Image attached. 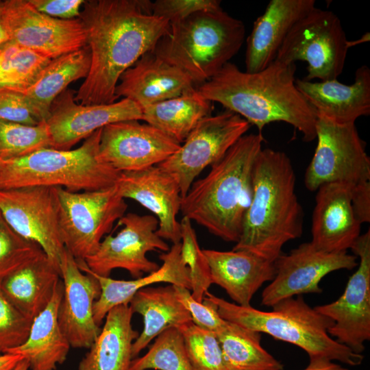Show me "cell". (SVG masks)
<instances>
[{"mask_svg":"<svg viewBox=\"0 0 370 370\" xmlns=\"http://www.w3.org/2000/svg\"><path fill=\"white\" fill-rule=\"evenodd\" d=\"M224 320L289 343L305 351L310 358H326L350 366L360 365L363 356L331 337L328 330L334 322L307 304L301 295L280 301L271 311L229 302L206 292Z\"/></svg>","mask_w":370,"mask_h":370,"instance_id":"obj_5","label":"cell"},{"mask_svg":"<svg viewBox=\"0 0 370 370\" xmlns=\"http://www.w3.org/2000/svg\"><path fill=\"white\" fill-rule=\"evenodd\" d=\"M3 160L0 158V165L1 164Z\"/></svg>","mask_w":370,"mask_h":370,"instance_id":"obj_51","label":"cell"},{"mask_svg":"<svg viewBox=\"0 0 370 370\" xmlns=\"http://www.w3.org/2000/svg\"><path fill=\"white\" fill-rule=\"evenodd\" d=\"M101 130L75 149L48 147L23 158L3 160L0 165V190L44 186L76 193L114 186L121 172L99 158Z\"/></svg>","mask_w":370,"mask_h":370,"instance_id":"obj_7","label":"cell"},{"mask_svg":"<svg viewBox=\"0 0 370 370\" xmlns=\"http://www.w3.org/2000/svg\"><path fill=\"white\" fill-rule=\"evenodd\" d=\"M63 293L58 309L60 328L71 347L89 348L101 331L93 307L101 294L97 279L65 249L60 264Z\"/></svg>","mask_w":370,"mask_h":370,"instance_id":"obj_19","label":"cell"},{"mask_svg":"<svg viewBox=\"0 0 370 370\" xmlns=\"http://www.w3.org/2000/svg\"><path fill=\"white\" fill-rule=\"evenodd\" d=\"M0 281V352L23 344L29 333L33 320L20 312L3 292Z\"/></svg>","mask_w":370,"mask_h":370,"instance_id":"obj_39","label":"cell"},{"mask_svg":"<svg viewBox=\"0 0 370 370\" xmlns=\"http://www.w3.org/2000/svg\"><path fill=\"white\" fill-rule=\"evenodd\" d=\"M182 243L173 244L169 250L162 254L159 258L163 264L159 269L147 276L131 280L112 279L91 272L84 262H77L92 274L98 280L101 294L93 307L94 318L98 325L103 323L107 313L119 305L129 304L139 290L148 286L166 282L172 285L182 286L190 290L189 269L181 254Z\"/></svg>","mask_w":370,"mask_h":370,"instance_id":"obj_26","label":"cell"},{"mask_svg":"<svg viewBox=\"0 0 370 370\" xmlns=\"http://www.w3.org/2000/svg\"><path fill=\"white\" fill-rule=\"evenodd\" d=\"M29 365L27 360L25 358H23L15 367L14 370H29Z\"/></svg>","mask_w":370,"mask_h":370,"instance_id":"obj_49","label":"cell"},{"mask_svg":"<svg viewBox=\"0 0 370 370\" xmlns=\"http://www.w3.org/2000/svg\"><path fill=\"white\" fill-rule=\"evenodd\" d=\"M180 145L149 124L123 121L102 128L99 155L101 160L120 172L138 171L163 162Z\"/></svg>","mask_w":370,"mask_h":370,"instance_id":"obj_17","label":"cell"},{"mask_svg":"<svg viewBox=\"0 0 370 370\" xmlns=\"http://www.w3.org/2000/svg\"><path fill=\"white\" fill-rule=\"evenodd\" d=\"M264 140L260 133L241 137L182 197L183 217L236 243L251 201L254 167Z\"/></svg>","mask_w":370,"mask_h":370,"instance_id":"obj_4","label":"cell"},{"mask_svg":"<svg viewBox=\"0 0 370 370\" xmlns=\"http://www.w3.org/2000/svg\"><path fill=\"white\" fill-rule=\"evenodd\" d=\"M173 286L179 301L189 312L192 321L195 325L215 334L224 327L226 321L221 317L213 302L205 297L203 301L199 302L192 297L190 289L182 286Z\"/></svg>","mask_w":370,"mask_h":370,"instance_id":"obj_40","label":"cell"},{"mask_svg":"<svg viewBox=\"0 0 370 370\" xmlns=\"http://www.w3.org/2000/svg\"><path fill=\"white\" fill-rule=\"evenodd\" d=\"M147 0L84 1L79 16L86 34L90 66L75 95L82 105L109 104L118 99L121 75L153 50L170 23L151 14Z\"/></svg>","mask_w":370,"mask_h":370,"instance_id":"obj_1","label":"cell"},{"mask_svg":"<svg viewBox=\"0 0 370 370\" xmlns=\"http://www.w3.org/2000/svg\"><path fill=\"white\" fill-rule=\"evenodd\" d=\"M212 110V102L195 88L142 108V120L182 144L204 118L211 115Z\"/></svg>","mask_w":370,"mask_h":370,"instance_id":"obj_32","label":"cell"},{"mask_svg":"<svg viewBox=\"0 0 370 370\" xmlns=\"http://www.w3.org/2000/svg\"><path fill=\"white\" fill-rule=\"evenodd\" d=\"M351 202L354 212L360 224L370 222V181L354 186Z\"/></svg>","mask_w":370,"mask_h":370,"instance_id":"obj_45","label":"cell"},{"mask_svg":"<svg viewBox=\"0 0 370 370\" xmlns=\"http://www.w3.org/2000/svg\"><path fill=\"white\" fill-rule=\"evenodd\" d=\"M350 45L337 15L315 7L293 25L275 60L306 62L304 80H333L343 72Z\"/></svg>","mask_w":370,"mask_h":370,"instance_id":"obj_9","label":"cell"},{"mask_svg":"<svg viewBox=\"0 0 370 370\" xmlns=\"http://www.w3.org/2000/svg\"><path fill=\"white\" fill-rule=\"evenodd\" d=\"M227 370H282L283 365L264 349L261 333L226 321L217 334Z\"/></svg>","mask_w":370,"mask_h":370,"instance_id":"obj_33","label":"cell"},{"mask_svg":"<svg viewBox=\"0 0 370 370\" xmlns=\"http://www.w3.org/2000/svg\"><path fill=\"white\" fill-rule=\"evenodd\" d=\"M295 64L275 60L260 71L248 73L229 62L197 90L254 125L258 133L272 122L282 121L310 142L316 138L317 115L295 85Z\"/></svg>","mask_w":370,"mask_h":370,"instance_id":"obj_2","label":"cell"},{"mask_svg":"<svg viewBox=\"0 0 370 370\" xmlns=\"http://www.w3.org/2000/svg\"><path fill=\"white\" fill-rule=\"evenodd\" d=\"M9 41L2 19L1 1H0V48Z\"/></svg>","mask_w":370,"mask_h":370,"instance_id":"obj_48","label":"cell"},{"mask_svg":"<svg viewBox=\"0 0 370 370\" xmlns=\"http://www.w3.org/2000/svg\"><path fill=\"white\" fill-rule=\"evenodd\" d=\"M129 306L133 313L143 317L144 323L142 332L133 343L132 358L166 329L192 321L189 312L179 301L174 286L170 284L139 290Z\"/></svg>","mask_w":370,"mask_h":370,"instance_id":"obj_30","label":"cell"},{"mask_svg":"<svg viewBox=\"0 0 370 370\" xmlns=\"http://www.w3.org/2000/svg\"><path fill=\"white\" fill-rule=\"evenodd\" d=\"M344 183H328L317 190L312 218L310 243L326 252L347 251L360 235L354 212L352 190Z\"/></svg>","mask_w":370,"mask_h":370,"instance_id":"obj_21","label":"cell"},{"mask_svg":"<svg viewBox=\"0 0 370 370\" xmlns=\"http://www.w3.org/2000/svg\"><path fill=\"white\" fill-rule=\"evenodd\" d=\"M4 222L0 225V269L14 264L23 249L29 243Z\"/></svg>","mask_w":370,"mask_h":370,"instance_id":"obj_43","label":"cell"},{"mask_svg":"<svg viewBox=\"0 0 370 370\" xmlns=\"http://www.w3.org/2000/svg\"><path fill=\"white\" fill-rule=\"evenodd\" d=\"M181 332L186 351L195 370H227L217 334L192 321L176 327Z\"/></svg>","mask_w":370,"mask_h":370,"instance_id":"obj_37","label":"cell"},{"mask_svg":"<svg viewBox=\"0 0 370 370\" xmlns=\"http://www.w3.org/2000/svg\"><path fill=\"white\" fill-rule=\"evenodd\" d=\"M60 281V270L41 251L3 278L1 287L13 305L33 320L47 307Z\"/></svg>","mask_w":370,"mask_h":370,"instance_id":"obj_27","label":"cell"},{"mask_svg":"<svg viewBox=\"0 0 370 370\" xmlns=\"http://www.w3.org/2000/svg\"><path fill=\"white\" fill-rule=\"evenodd\" d=\"M51 60L8 41L0 48V88L25 89Z\"/></svg>","mask_w":370,"mask_h":370,"instance_id":"obj_34","label":"cell"},{"mask_svg":"<svg viewBox=\"0 0 370 370\" xmlns=\"http://www.w3.org/2000/svg\"><path fill=\"white\" fill-rule=\"evenodd\" d=\"M90 66V54L86 46L52 59L30 86L21 90L40 122L47 121L53 101L69 84L86 77Z\"/></svg>","mask_w":370,"mask_h":370,"instance_id":"obj_31","label":"cell"},{"mask_svg":"<svg viewBox=\"0 0 370 370\" xmlns=\"http://www.w3.org/2000/svg\"><path fill=\"white\" fill-rule=\"evenodd\" d=\"M119 223L123 228L115 236H106L97 251L85 260L88 269L96 275L109 277L112 270L123 269L134 278L157 271L159 265L148 259L147 254L166 252L170 249L156 233L157 218L129 212Z\"/></svg>","mask_w":370,"mask_h":370,"instance_id":"obj_14","label":"cell"},{"mask_svg":"<svg viewBox=\"0 0 370 370\" xmlns=\"http://www.w3.org/2000/svg\"><path fill=\"white\" fill-rule=\"evenodd\" d=\"M212 284L223 288L239 306H249L254 294L275 275V262L245 250L203 249Z\"/></svg>","mask_w":370,"mask_h":370,"instance_id":"obj_25","label":"cell"},{"mask_svg":"<svg viewBox=\"0 0 370 370\" xmlns=\"http://www.w3.org/2000/svg\"><path fill=\"white\" fill-rule=\"evenodd\" d=\"M133 314L129 304L109 310L77 370H129L133 358L132 345L139 335L132 325Z\"/></svg>","mask_w":370,"mask_h":370,"instance_id":"obj_29","label":"cell"},{"mask_svg":"<svg viewBox=\"0 0 370 370\" xmlns=\"http://www.w3.org/2000/svg\"><path fill=\"white\" fill-rule=\"evenodd\" d=\"M0 354H1V352H0Z\"/></svg>","mask_w":370,"mask_h":370,"instance_id":"obj_52","label":"cell"},{"mask_svg":"<svg viewBox=\"0 0 370 370\" xmlns=\"http://www.w3.org/2000/svg\"><path fill=\"white\" fill-rule=\"evenodd\" d=\"M4 222H5V221H4V220H3V217H2V215H1V212H0V225H1V224H3Z\"/></svg>","mask_w":370,"mask_h":370,"instance_id":"obj_50","label":"cell"},{"mask_svg":"<svg viewBox=\"0 0 370 370\" xmlns=\"http://www.w3.org/2000/svg\"><path fill=\"white\" fill-rule=\"evenodd\" d=\"M221 8L218 0H156L150 2L152 14L170 23L183 20L201 11Z\"/></svg>","mask_w":370,"mask_h":370,"instance_id":"obj_41","label":"cell"},{"mask_svg":"<svg viewBox=\"0 0 370 370\" xmlns=\"http://www.w3.org/2000/svg\"><path fill=\"white\" fill-rule=\"evenodd\" d=\"M23 358L18 354L4 353L0 354V370H14Z\"/></svg>","mask_w":370,"mask_h":370,"instance_id":"obj_47","label":"cell"},{"mask_svg":"<svg viewBox=\"0 0 370 370\" xmlns=\"http://www.w3.org/2000/svg\"><path fill=\"white\" fill-rule=\"evenodd\" d=\"M317 145L304 177L306 188L317 191L328 183L352 186L370 181V159L354 124L339 125L317 116Z\"/></svg>","mask_w":370,"mask_h":370,"instance_id":"obj_10","label":"cell"},{"mask_svg":"<svg viewBox=\"0 0 370 370\" xmlns=\"http://www.w3.org/2000/svg\"><path fill=\"white\" fill-rule=\"evenodd\" d=\"M295 181L293 164L284 152L262 149L253 171L251 201L233 250L275 262L284 245L302 235L303 210Z\"/></svg>","mask_w":370,"mask_h":370,"instance_id":"obj_3","label":"cell"},{"mask_svg":"<svg viewBox=\"0 0 370 370\" xmlns=\"http://www.w3.org/2000/svg\"><path fill=\"white\" fill-rule=\"evenodd\" d=\"M59 211L58 187L0 190V212L4 221L18 236L37 244L60 270L65 247L60 234Z\"/></svg>","mask_w":370,"mask_h":370,"instance_id":"obj_11","label":"cell"},{"mask_svg":"<svg viewBox=\"0 0 370 370\" xmlns=\"http://www.w3.org/2000/svg\"><path fill=\"white\" fill-rule=\"evenodd\" d=\"M350 249L359 262L343 293L314 309L334 322L328 330L331 337L362 354L370 339V230L360 234Z\"/></svg>","mask_w":370,"mask_h":370,"instance_id":"obj_15","label":"cell"},{"mask_svg":"<svg viewBox=\"0 0 370 370\" xmlns=\"http://www.w3.org/2000/svg\"><path fill=\"white\" fill-rule=\"evenodd\" d=\"M39 12L60 19L78 18L83 0H29Z\"/></svg>","mask_w":370,"mask_h":370,"instance_id":"obj_44","label":"cell"},{"mask_svg":"<svg viewBox=\"0 0 370 370\" xmlns=\"http://www.w3.org/2000/svg\"><path fill=\"white\" fill-rule=\"evenodd\" d=\"M249 127L245 119L227 110L208 116L190 132L178 150L158 166L176 179L184 197L201 171L221 160Z\"/></svg>","mask_w":370,"mask_h":370,"instance_id":"obj_12","label":"cell"},{"mask_svg":"<svg viewBox=\"0 0 370 370\" xmlns=\"http://www.w3.org/2000/svg\"><path fill=\"white\" fill-rule=\"evenodd\" d=\"M48 147H51V137L45 121L28 125L0 120V158L3 161Z\"/></svg>","mask_w":370,"mask_h":370,"instance_id":"obj_36","label":"cell"},{"mask_svg":"<svg viewBox=\"0 0 370 370\" xmlns=\"http://www.w3.org/2000/svg\"><path fill=\"white\" fill-rule=\"evenodd\" d=\"M0 120L28 125L40 123L21 90L0 88Z\"/></svg>","mask_w":370,"mask_h":370,"instance_id":"obj_42","label":"cell"},{"mask_svg":"<svg viewBox=\"0 0 370 370\" xmlns=\"http://www.w3.org/2000/svg\"><path fill=\"white\" fill-rule=\"evenodd\" d=\"M180 223L181 254L189 269L191 295L195 300L201 302L212 284L210 267L203 251L199 247L191 221L183 217Z\"/></svg>","mask_w":370,"mask_h":370,"instance_id":"obj_38","label":"cell"},{"mask_svg":"<svg viewBox=\"0 0 370 370\" xmlns=\"http://www.w3.org/2000/svg\"><path fill=\"white\" fill-rule=\"evenodd\" d=\"M195 370L188 357L183 336L175 326L154 338L148 352L132 360L129 370Z\"/></svg>","mask_w":370,"mask_h":370,"instance_id":"obj_35","label":"cell"},{"mask_svg":"<svg viewBox=\"0 0 370 370\" xmlns=\"http://www.w3.org/2000/svg\"><path fill=\"white\" fill-rule=\"evenodd\" d=\"M9 41L51 60L87 46L79 18L60 19L38 11L29 0L1 1Z\"/></svg>","mask_w":370,"mask_h":370,"instance_id":"obj_13","label":"cell"},{"mask_svg":"<svg viewBox=\"0 0 370 370\" xmlns=\"http://www.w3.org/2000/svg\"><path fill=\"white\" fill-rule=\"evenodd\" d=\"M62 293L61 280L47 307L33 319L25 341L5 352L26 359L30 370H56L67 357L71 345L58 318Z\"/></svg>","mask_w":370,"mask_h":370,"instance_id":"obj_28","label":"cell"},{"mask_svg":"<svg viewBox=\"0 0 370 370\" xmlns=\"http://www.w3.org/2000/svg\"><path fill=\"white\" fill-rule=\"evenodd\" d=\"M194 86L182 70L151 51L121 75L115 95L117 99L123 97L143 108L191 91Z\"/></svg>","mask_w":370,"mask_h":370,"instance_id":"obj_22","label":"cell"},{"mask_svg":"<svg viewBox=\"0 0 370 370\" xmlns=\"http://www.w3.org/2000/svg\"><path fill=\"white\" fill-rule=\"evenodd\" d=\"M358 258L347 251L326 252L310 242L299 245L275 261V275L262 293V304L272 307L280 301L304 293H320V281L328 273L358 267Z\"/></svg>","mask_w":370,"mask_h":370,"instance_id":"obj_16","label":"cell"},{"mask_svg":"<svg viewBox=\"0 0 370 370\" xmlns=\"http://www.w3.org/2000/svg\"><path fill=\"white\" fill-rule=\"evenodd\" d=\"M303 370H349L326 358H310L309 365Z\"/></svg>","mask_w":370,"mask_h":370,"instance_id":"obj_46","label":"cell"},{"mask_svg":"<svg viewBox=\"0 0 370 370\" xmlns=\"http://www.w3.org/2000/svg\"><path fill=\"white\" fill-rule=\"evenodd\" d=\"M75 95L73 90L66 88L51 106L46 121L51 148L70 150L108 124L142 120V108L129 99L109 104L82 105L75 101Z\"/></svg>","mask_w":370,"mask_h":370,"instance_id":"obj_18","label":"cell"},{"mask_svg":"<svg viewBox=\"0 0 370 370\" xmlns=\"http://www.w3.org/2000/svg\"><path fill=\"white\" fill-rule=\"evenodd\" d=\"M245 36L243 21L222 8L201 11L170 23L169 32L152 51L201 85L238 52Z\"/></svg>","mask_w":370,"mask_h":370,"instance_id":"obj_6","label":"cell"},{"mask_svg":"<svg viewBox=\"0 0 370 370\" xmlns=\"http://www.w3.org/2000/svg\"><path fill=\"white\" fill-rule=\"evenodd\" d=\"M58 192L62 243L77 262H84L97 251L114 223L125 214L127 204L116 184L76 193L58 187Z\"/></svg>","mask_w":370,"mask_h":370,"instance_id":"obj_8","label":"cell"},{"mask_svg":"<svg viewBox=\"0 0 370 370\" xmlns=\"http://www.w3.org/2000/svg\"><path fill=\"white\" fill-rule=\"evenodd\" d=\"M314 8V0H271L247 39L245 71L258 72L274 62L291 28Z\"/></svg>","mask_w":370,"mask_h":370,"instance_id":"obj_24","label":"cell"},{"mask_svg":"<svg viewBox=\"0 0 370 370\" xmlns=\"http://www.w3.org/2000/svg\"><path fill=\"white\" fill-rule=\"evenodd\" d=\"M295 85L317 116L339 125L354 124L370 114V69L358 68L352 84L337 79L319 82L296 79Z\"/></svg>","mask_w":370,"mask_h":370,"instance_id":"obj_23","label":"cell"},{"mask_svg":"<svg viewBox=\"0 0 370 370\" xmlns=\"http://www.w3.org/2000/svg\"><path fill=\"white\" fill-rule=\"evenodd\" d=\"M121 195L148 209L158 221L157 234L173 244L181 242V223L177 219L182 196L176 179L158 165L143 170L121 172L116 182Z\"/></svg>","mask_w":370,"mask_h":370,"instance_id":"obj_20","label":"cell"}]
</instances>
